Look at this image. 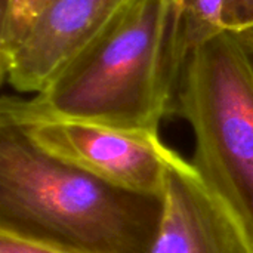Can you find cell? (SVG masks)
<instances>
[{"instance_id": "9c48e42d", "label": "cell", "mask_w": 253, "mask_h": 253, "mask_svg": "<svg viewBox=\"0 0 253 253\" xmlns=\"http://www.w3.org/2000/svg\"><path fill=\"white\" fill-rule=\"evenodd\" d=\"M224 24L233 33L253 28V0H225Z\"/></svg>"}, {"instance_id": "30bf717a", "label": "cell", "mask_w": 253, "mask_h": 253, "mask_svg": "<svg viewBox=\"0 0 253 253\" xmlns=\"http://www.w3.org/2000/svg\"><path fill=\"white\" fill-rule=\"evenodd\" d=\"M0 253H67L0 233Z\"/></svg>"}, {"instance_id": "3957f363", "label": "cell", "mask_w": 253, "mask_h": 253, "mask_svg": "<svg viewBox=\"0 0 253 253\" xmlns=\"http://www.w3.org/2000/svg\"><path fill=\"white\" fill-rule=\"evenodd\" d=\"M172 113L190 123L196 142L191 163L253 246V71L233 31L213 36L187 55Z\"/></svg>"}, {"instance_id": "ba28073f", "label": "cell", "mask_w": 253, "mask_h": 253, "mask_svg": "<svg viewBox=\"0 0 253 253\" xmlns=\"http://www.w3.org/2000/svg\"><path fill=\"white\" fill-rule=\"evenodd\" d=\"M47 0H3L0 55L9 52L30 28Z\"/></svg>"}, {"instance_id": "6da1fadb", "label": "cell", "mask_w": 253, "mask_h": 253, "mask_svg": "<svg viewBox=\"0 0 253 253\" xmlns=\"http://www.w3.org/2000/svg\"><path fill=\"white\" fill-rule=\"evenodd\" d=\"M172 24V0H123L43 90L4 95L0 120L62 119L159 132L173 108Z\"/></svg>"}, {"instance_id": "5b68a950", "label": "cell", "mask_w": 253, "mask_h": 253, "mask_svg": "<svg viewBox=\"0 0 253 253\" xmlns=\"http://www.w3.org/2000/svg\"><path fill=\"white\" fill-rule=\"evenodd\" d=\"M151 253H253L242 224L191 160L172 153Z\"/></svg>"}, {"instance_id": "7a4b0ae2", "label": "cell", "mask_w": 253, "mask_h": 253, "mask_svg": "<svg viewBox=\"0 0 253 253\" xmlns=\"http://www.w3.org/2000/svg\"><path fill=\"white\" fill-rule=\"evenodd\" d=\"M163 196L102 181L0 123V233L67 253H151Z\"/></svg>"}, {"instance_id": "8fae6325", "label": "cell", "mask_w": 253, "mask_h": 253, "mask_svg": "<svg viewBox=\"0 0 253 253\" xmlns=\"http://www.w3.org/2000/svg\"><path fill=\"white\" fill-rule=\"evenodd\" d=\"M242 44V49L246 55V59L251 65L253 71V28L251 30H245V31H239V33H234Z\"/></svg>"}, {"instance_id": "8992f818", "label": "cell", "mask_w": 253, "mask_h": 253, "mask_svg": "<svg viewBox=\"0 0 253 253\" xmlns=\"http://www.w3.org/2000/svg\"><path fill=\"white\" fill-rule=\"evenodd\" d=\"M123 0H47L22 39L0 55L3 80L39 93L90 42Z\"/></svg>"}, {"instance_id": "277c9868", "label": "cell", "mask_w": 253, "mask_h": 253, "mask_svg": "<svg viewBox=\"0 0 253 253\" xmlns=\"http://www.w3.org/2000/svg\"><path fill=\"white\" fill-rule=\"evenodd\" d=\"M16 126L36 147L113 185L163 196L172 148L159 132L62 119L0 120Z\"/></svg>"}, {"instance_id": "52a82bcc", "label": "cell", "mask_w": 253, "mask_h": 253, "mask_svg": "<svg viewBox=\"0 0 253 253\" xmlns=\"http://www.w3.org/2000/svg\"><path fill=\"white\" fill-rule=\"evenodd\" d=\"M173 24L170 37L172 65L175 73L187 55L203 42L225 31V0H172Z\"/></svg>"}]
</instances>
